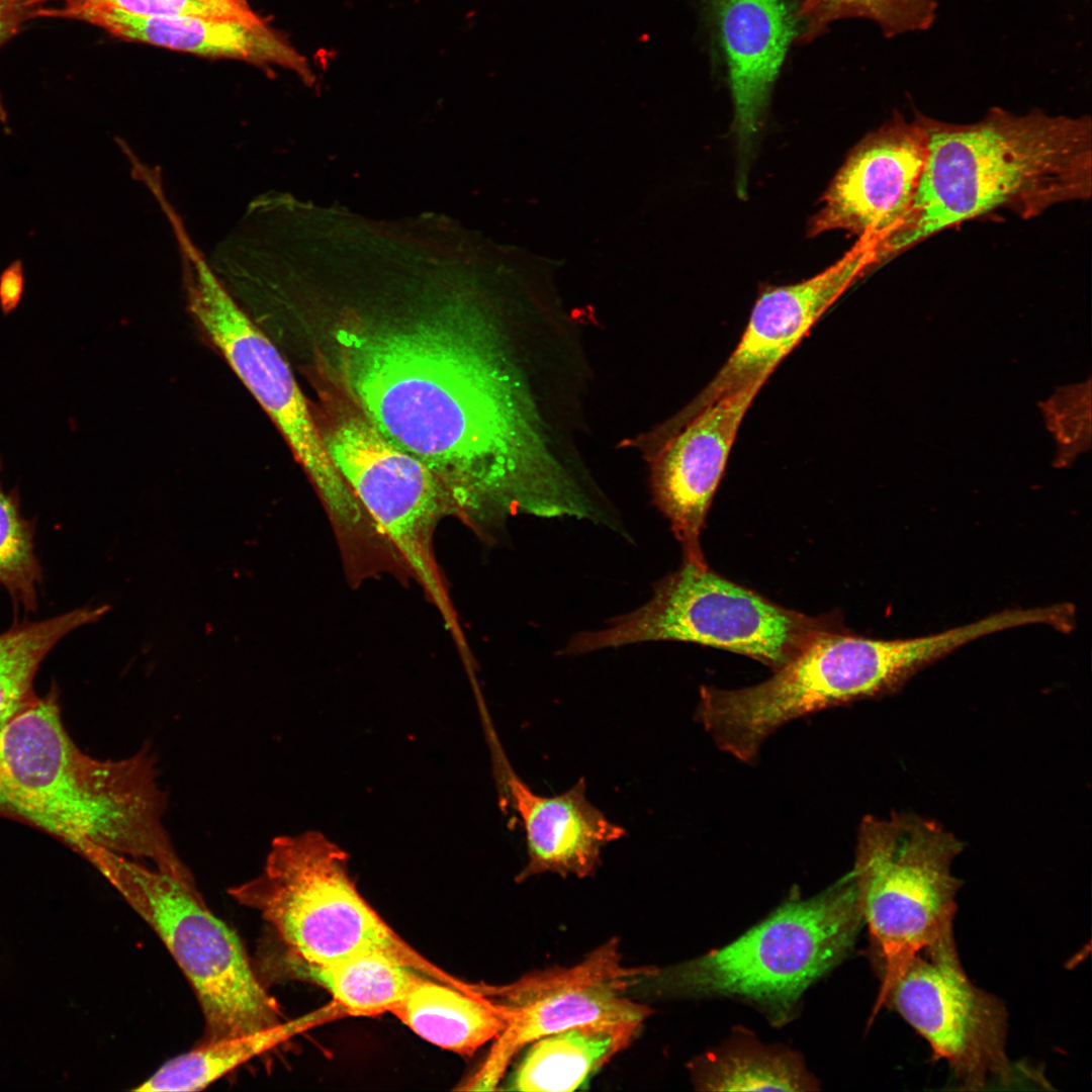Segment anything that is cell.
Returning a JSON list of instances; mask_svg holds the SVG:
<instances>
[{
	"instance_id": "ba28073f",
	"label": "cell",
	"mask_w": 1092,
	"mask_h": 1092,
	"mask_svg": "<svg viewBox=\"0 0 1092 1092\" xmlns=\"http://www.w3.org/2000/svg\"><path fill=\"white\" fill-rule=\"evenodd\" d=\"M87 860L154 929L188 979L203 1014L201 1042L281 1022L239 936L206 907L195 884L107 850Z\"/></svg>"
},
{
	"instance_id": "7a4b0ae2",
	"label": "cell",
	"mask_w": 1092,
	"mask_h": 1092,
	"mask_svg": "<svg viewBox=\"0 0 1092 1092\" xmlns=\"http://www.w3.org/2000/svg\"><path fill=\"white\" fill-rule=\"evenodd\" d=\"M927 157L910 208L878 248L879 265L963 222L1007 210L1032 218L1092 193L1088 115L1016 114L991 108L951 123L920 113Z\"/></svg>"
},
{
	"instance_id": "44dd1931",
	"label": "cell",
	"mask_w": 1092,
	"mask_h": 1092,
	"mask_svg": "<svg viewBox=\"0 0 1092 1092\" xmlns=\"http://www.w3.org/2000/svg\"><path fill=\"white\" fill-rule=\"evenodd\" d=\"M333 997L340 1011L375 1016L392 1010L419 983L430 978L405 962L382 951L360 952L335 963L295 965Z\"/></svg>"
},
{
	"instance_id": "d4e9b609",
	"label": "cell",
	"mask_w": 1092,
	"mask_h": 1092,
	"mask_svg": "<svg viewBox=\"0 0 1092 1092\" xmlns=\"http://www.w3.org/2000/svg\"><path fill=\"white\" fill-rule=\"evenodd\" d=\"M937 10L936 0H802L799 16L804 28L797 40L809 42L830 22L845 17L870 19L889 38L923 31L934 23Z\"/></svg>"
},
{
	"instance_id": "83f0119b",
	"label": "cell",
	"mask_w": 1092,
	"mask_h": 1092,
	"mask_svg": "<svg viewBox=\"0 0 1092 1092\" xmlns=\"http://www.w3.org/2000/svg\"><path fill=\"white\" fill-rule=\"evenodd\" d=\"M46 0H0V48L14 36L28 19L40 16ZM6 113L0 99V120Z\"/></svg>"
},
{
	"instance_id": "3957f363",
	"label": "cell",
	"mask_w": 1092,
	"mask_h": 1092,
	"mask_svg": "<svg viewBox=\"0 0 1092 1092\" xmlns=\"http://www.w3.org/2000/svg\"><path fill=\"white\" fill-rule=\"evenodd\" d=\"M964 643L962 632L895 640L844 628L821 634L767 679L742 689H701L697 718L724 751L746 761L781 726L813 712L897 690Z\"/></svg>"
},
{
	"instance_id": "5bb4252c",
	"label": "cell",
	"mask_w": 1092,
	"mask_h": 1092,
	"mask_svg": "<svg viewBox=\"0 0 1092 1092\" xmlns=\"http://www.w3.org/2000/svg\"><path fill=\"white\" fill-rule=\"evenodd\" d=\"M920 113H896L849 153L810 221L809 235L843 231L875 244V252L902 222L927 157ZM857 239V240H858Z\"/></svg>"
},
{
	"instance_id": "6da1fadb",
	"label": "cell",
	"mask_w": 1092,
	"mask_h": 1092,
	"mask_svg": "<svg viewBox=\"0 0 1092 1092\" xmlns=\"http://www.w3.org/2000/svg\"><path fill=\"white\" fill-rule=\"evenodd\" d=\"M578 315L526 296L349 325L335 336L340 384L479 535L517 515L590 521L604 492L587 458L595 373Z\"/></svg>"
},
{
	"instance_id": "8992f818",
	"label": "cell",
	"mask_w": 1092,
	"mask_h": 1092,
	"mask_svg": "<svg viewBox=\"0 0 1092 1092\" xmlns=\"http://www.w3.org/2000/svg\"><path fill=\"white\" fill-rule=\"evenodd\" d=\"M962 849L952 833L915 814L867 817L860 824L852 873L883 964L873 1016L915 956L956 946L961 882L951 866Z\"/></svg>"
},
{
	"instance_id": "8fae6325",
	"label": "cell",
	"mask_w": 1092,
	"mask_h": 1092,
	"mask_svg": "<svg viewBox=\"0 0 1092 1092\" xmlns=\"http://www.w3.org/2000/svg\"><path fill=\"white\" fill-rule=\"evenodd\" d=\"M653 971L626 966L618 941L611 939L571 967L535 971L502 986L480 985L506 1026L472 1088L492 1089L513 1057L544 1035L592 1022L642 1024L650 1009L630 992Z\"/></svg>"
},
{
	"instance_id": "4316f807",
	"label": "cell",
	"mask_w": 1092,
	"mask_h": 1092,
	"mask_svg": "<svg viewBox=\"0 0 1092 1092\" xmlns=\"http://www.w3.org/2000/svg\"><path fill=\"white\" fill-rule=\"evenodd\" d=\"M93 10H113L140 17L192 15L249 23L266 21L256 13H244L213 0H47L41 16L77 20L83 13Z\"/></svg>"
},
{
	"instance_id": "cb8c5ba5",
	"label": "cell",
	"mask_w": 1092,
	"mask_h": 1092,
	"mask_svg": "<svg viewBox=\"0 0 1092 1092\" xmlns=\"http://www.w3.org/2000/svg\"><path fill=\"white\" fill-rule=\"evenodd\" d=\"M697 1083L713 1091H801L812 1082L798 1061L762 1048H734L697 1066Z\"/></svg>"
},
{
	"instance_id": "4fadbf2b",
	"label": "cell",
	"mask_w": 1092,
	"mask_h": 1092,
	"mask_svg": "<svg viewBox=\"0 0 1092 1092\" xmlns=\"http://www.w3.org/2000/svg\"><path fill=\"white\" fill-rule=\"evenodd\" d=\"M762 385L741 388L689 416L675 413L619 443L646 463L652 502L679 542L682 560L706 562L700 535L707 513L739 427Z\"/></svg>"
},
{
	"instance_id": "7c38bea8",
	"label": "cell",
	"mask_w": 1092,
	"mask_h": 1092,
	"mask_svg": "<svg viewBox=\"0 0 1092 1092\" xmlns=\"http://www.w3.org/2000/svg\"><path fill=\"white\" fill-rule=\"evenodd\" d=\"M895 1010L944 1060L964 1089L1010 1084L1007 1013L994 995L967 977L957 947L915 956L891 988Z\"/></svg>"
},
{
	"instance_id": "f546056e",
	"label": "cell",
	"mask_w": 1092,
	"mask_h": 1092,
	"mask_svg": "<svg viewBox=\"0 0 1092 1092\" xmlns=\"http://www.w3.org/2000/svg\"><path fill=\"white\" fill-rule=\"evenodd\" d=\"M213 1L218 2L220 4H223L225 6H229L231 8H234V9L239 10V11L244 12V13H248V14L255 13L251 9L249 4L247 3V0H213Z\"/></svg>"
},
{
	"instance_id": "5b68a950",
	"label": "cell",
	"mask_w": 1092,
	"mask_h": 1092,
	"mask_svg": "<svg viewBox=\"0 0 1092 1092\" xmlns=\"http://www.w3.org/2000/svg\"><path fill=\"white\" fill-rule=\"evenodd\" d=\"M863 921L852 871L809 899H791L729 944L656 969L643 982L660 995L734 996L786 1011L852 946Z\"/></svg>"
},
{
	"instance_id": "484cf974",
	"label": "cell",
	"mask_w": 1092,
	"mask_h": 1092,
	"mask_svg": "<svg viewBox=\"0 0 1092 1092\" xmlns=\"http://www.w3.org/2000/svg\"><path fill=\"white\" fill-rule=\"evenodd\" d=\"M42 568L35 554L34 524L23 517L18 494L0 480V587L16 610L34 611Z\"/></svg>"
},
{
	"instance_id": "603a6c76",
	"label": "cell",
	"mask_w": 1092,
	"mask_h": 1092,
	"mask_svg": "<svg viewBox=\"0 0 1092 1092\" xmlns=\"http://www.w3.org/2000/svg\"><path fill=\"white\" fill-rule=\"evenodd\" d=\"M318 1019L309 1014L255 1032L201 1042L164 1063L133 1090L139 1092L198 1091L234 1069L262 1055Z\"/></svg>"
},
{
	"instance_id": "7402d4cb",
	"label": "cell",
	"mask_w": 1092,
	"mask_h": 1092,
	"mask_svg": "<svg viewBox=\"0 0 1092 1092\" xmlns=\"http://www.w3.org/2000/svg\"><path fill=\"white\" fill-rule=\"evenodd\" d=\"M106 608H82L23 621L0 634V731L35 698L33 684L48 654L68 634L97 621Z\"/></svg>"
},
{
	"instance_id": "2e32d148",
	"label": "cell",
	"mask_w": 1092,
	"mask_h": 1092,
	"mask_svg": "<svg viewBox=\"0 0 1092 1092\" xmlns=\"http://www.w3.org/2000/svg\"><path fill=\"white\" fill-rule=\"evenodd\" d=\"M507 786L526 838L528 860L518 882L546 873L588 877L602 849L626 834L587 800L584 779L551 797L533 792L512 770Z\"/></svg>"
},
{
	"instance_id": "277c9868",
	"label": "cell",
	"mask_w": 1092,
	"mask_h": 1092,
	"mask_svg": "<svg viewBox=\"0 0 1092 1092\" xmlns=\"http://www.w3.org/2000/svg\"><path fill=\"white\" fill-rule=\"evenodd\" d=\"M348 855L324 834L276 837L257 877L229 889L258 911L298 966H325L367 951L391 954L435 980L457 979L423 959L358 891Z\"/></svg>"
},
{
	"instance_id": "ffe728a7",
	"label": "cell",
	"mask_w": 1092,
	"mask_h": 1092,
	"mask_svg": "<svg viewBox=\"0 0 1092 1092\" xmlns=\"http://www.w3.org/2000/svg\"><path fill=\"white\" fill-rule=\"evenodd\" d=\"M425 1040L460 1056H471L494 1040L506 1021L480 991L425 978L390 1011Z\"/></svg>"
},
{
	"instance_id": "d6986e66",
	"label": "cell",
	"mask_w": 1092,
	"mask_h": 1092,
	"mask_svg": "<svg viewBox=\"0 0 1092 1092\" xmlns=\"http://www.w3.org/2000/svg\"><path fill=\"white\" fill-rule=\"evenodd\" d=\"M641 1024L592 1022L544 1035L529 1045L510 1089L572 1091L626 1049Z\"/></svg>"
},
{
	"instance_id": "30bf717a",
	"label": "cell",
	"mask_w": 1092,
	"mask_h": 1092,
	"mask_svg": "<svg viewBox=\"0 0 1092 1092\" xmlns=\"http://www.w3.org/2000/svg\"><path fill=\"white\" fill-rule=\"evenodd\" d=\"M189 308L213 345L281 432L340 530L363 512L334 465L317 422L276 346L238 305L205 262L194 255Z\"/></svg>"
},
{
	"instance_id": "e0dca14e",
	"label": "cell",
	"mask_w": 1092,
	"mask_h": 1092,
	"mask_svg": "<svg viewBox=\"0 0 1092 1092\" xmlns=\"http://www.w3.org/2000/svg\"><path fill=\"white\" fill-rule=\"evenodd\" d=\"M726 51L734 127L744 164L795 35L787 0H712Z\"/></svg>"
},
{
	"instance_id": "52a82bcc",
	"label": "cell",
	"mask_w": 1092,
	"mask_h": 1092,
	"mask_svg": "<svg viewBox=\"0 0 1092 1092\" xmlns=\"http://www.w3.org/2000/svg\"><path fill=\"white\" fill-rule=\"evenodd\" d=\"M840 628L838 615L796 612L718 574L706 562L682 560L677 570L654 583L644 605L605 628L575 634L561 653L680 641L749 656L777 670L818 636Z\"/></svg>"
},
{
	"instance_id": "9c48e42d",
	"label": "cell",
	"mask_w": 1092,
	"mask_h": 1092,
	"mask_svg": "<svg viewBox=\"0 0 1092 1092\" xmlns=\"http://www.w3.org/2000/svg\"><path fill=\"white\" fill-rule=\"evenodd\" d=\"M317 422L328 453L371 528L391 546L445 611L433 551L439 522L451 516L446 492L419 459L389 442L348 399L330 402Z\"/></svg>"
},
{
	"instance_id": "ac0fdd59",
	"label": "cell",
	"mask_w": 1092,
	"mask_h": 1092,
	"mask_svg": "<svg viewBox=\"0 0 1092 1092\" xmlns=\"http://www.w3.org/2000/svg\"><path fill=\"white\" fill-rule=\"evenodd\" d=\"M77 20L119 38L205 58L240 60L259 67L278 66L304 82L313 81L306 58L267 22L203 16L140 17L113 10H93Z\"/></svg>"
},
{
	"instance_id": "f1b7e54d",
	"label": "cell",
	"mask_w": 1092,
	"mask_h": 1092,
	"mask_svg": "<svg viewBox=\"0 0 1092 1092\" xmlns=\"http://www.w3.org/2000/svg\"><path fill=\"white\" fill-rule=\"evenodd\" d=\"M25 275L20 259L12 261L0 273V308L3 314L12 312L19 304L24 291Z\"/></svg>"
},
{
	"instance_id": "9a60e30c",
	"label": "cell",
	"mask_w": 1092,
	"mask_h": 1092,
	"mask_svg": "<svg viewBox=\"0 0 1092 1092\" xmlns=\"http://www.w3.org/2000/svg\"><path fill=\"white\" fill-rule=\"evenodd\" d=\"M871 248L868 241L857 240L839 260L816 275L761 291L730 356L677 413L689 416L741 388L764 384L831 304L876 267Z\"/></svg>"
}]
</instances>
